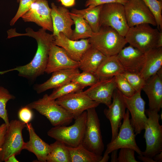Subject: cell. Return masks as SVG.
<instances>
[{"instance_id": "1", "label": "cell", "mask_w": 162, "mask_h": 162, "mask_svg": "<svg viewBox=\"0 0 162 162\" xmlns=\"http://www.w3.org/2000/svg\"><path fill=\"white\" fill-rule=\"evenodd\" d=\"M26 31L25 33H19L16 32L15 28H12L8 31V36L10 38L23 36L34 38L37 41L38 47L33 58L27 64L0 72V74L16 70L20 76L34 79L45 72L51 46L54 40V37L52 34L47 32L42 28L38 31H34L31 28L28 27L26 28Z\"/></svg>"}, {"instance_id": "2", "label": "cell", "mask_w": 162, "mask_h": 162, "mask_svg": "<svg viewBox=\"0 0 162 162\" xmlns=\"http://www.w3.org/2000/svg\"><path fill=\"white\" fill-rule=\"evenodd\" d=\"M88 39L91 45L106 56L117 55L127 44L124 37L107 26H100Z\"/></svg>"}, {"instance_id": "3", "label": "cell", "mask_w": 162, "mask_h": 162, "mask_svg": "<svg viewBox=\"0 0 162 162\" xmlns=\"http://www.w3.org/2000/svg\"><path fill=\"white\" fill-rule=\"evenodd\" d=\"M26 106L45 116L54 126H67L74 119L72 114L58 104L55 100L50 99L47 94Z\"/></svg>"}, {"instance_id": "4", "label": "cell", "mask_w": 162, "mask_h": 162, "mask_svg": "<svg viewBox=\"0 0 162 162\" xmlns=\"http://www.w3.org/2000/svg\"><path fill=\"white\" fill-rule=\"evenodd\" d=\"M86 117V111L75 119L71 125L54 126L47 132L50 137L63 142L67 146L75 147L81 143L83 136Z\"/></svg>"}, {"instance_id": "5", "label": "cell", "mask_w": 162, "mask_h": 162, "mask_svg": "<svg viewBox=\"0 0 162 162\" xmlns=\"http://www.w3.org/2000/svg\"><path fill=\"white\" fill-rule=\"evenodd\" d=\"M148 24L130 27L125 36L127 43L144 53L156 47L160 31Z\"/></svg>"}, {"instance_id": "6", "label": "cell", "mask_w": 162, "mask_h": 162, "mask_svg": "<svg viewBox=\"0 0 162 162\" xmlns=\"http://www.w3.org/2000/svg\"><path fill=\"white\" fill-rule=\"evenodd\" d=\"M145 112L148 116L144 128L146 146L142 155L153 158L162 152V125L159 122L158 112L148 109Z\"/></svg>"}, {"instance_id": "7", "label": "cell", "mask_w": 162, "mask_h": 162, "mask_svg": "<svg viewBox=\"0 0 162 162\" xmlns=\"http://www.w3.org/2000/svg\"><path fill=\"white\" fill-rule=\"evenodd\" d=\"M85 129L82 144L88 150L102 155L104 150L100 119L95 108L88 109Z\"/></svg>"}, {"instance_id": "8", "label": "cell", "mask_w": 162, "mask_h": 162, "mask_svg": "<svg viewBox=\"0 0 162 162\" xmlns=\"http://www.w3.org/2000/svg\"><path fill=\"white\" fill-rule=\"evenodd\" d=\"M26 124L20 120H12L10 122L4 140L0 151V160L4 161L10 156L20 154L24 149L25 142L22 136L23 129Z\"/></svg>"}, {"instance_id": "9", "label": "cell", "mask_w": 162, "mask_h": 162, "mask_svg": "<svg viewBox=\"0 0 162 162\" xmlns=\"http://www.w3.org/2000/svg\"><path fill=\"white\" fill-rule=\"evenodd\" d=\"M100 21V26L111 27L124 37L129 28L124 5L118 3H110L103 5Z\"/></svg>"}, {"instance_id": "10", "label": "cell", "mask_w": 162, "mask_h": 162, "mask_svg": "<svg viewBox=\"0 0 162 162\" xmlns=\"http://www.w3.org/2000/svg\"><path fill=\"white\" fill-rule=\"evenodd\" d=\"M136 135L130 119V112L127 109L123 118L122 124L116 137L107 145L104 154H109L113 150L123 148L133 149L138 155L142 152L137 146L135 140Z\"/></svg>"}, {"instance_id": "11", "label": "cell", "mask_w": 162, "mask_h": 162, "mask_svg": "<svg viewBox=\"0 0 162 162\" xmlns=\"http://www.w3.org/2000/svg\"><path fill=\"white\" fill-rule=\"evenodd\" d=\"M56 100L73 116L74 119L88 109L96 108L100 104L92 100L82 91L64 95Z\"/></svg>"}, {"instance_id": "12", "label": "cell", "mask_w": 162, "mask_h": 162, "mask_svg": "<svg viewBox=\"0 0 162 162\" xmlns=\"http://www.w3.org/2000/svg\"><path fill=\"white\" fill-rule=\"evenodd\" d=\"M124 6L129 28L142 24L157 26L154 16L142 0H128Z\"/></svg>"}, {"instance_id": "13", "label": "cell", "mask_w": 162, "mask_h": 162, "mask_svg": "<svg viewBox=\"0 0 162 162\" xmlns=\"http://www.w3.org/2000/svg\"><path fill=\"white\" fill-rule=\"evenodd\" d=\"M51 12L47 0H36L21 17L25 22H34L43 29L53 32Z\"/></svg>"}, {"instance_id": "14", "label": "cell", "mask_w": 162, "mask_h": 162, "mask_svg": "<svg viewBox=\"0 0 162 162\" xmlns=\"http://www.w3.org/2000/svg\"><path fill=\"white\" fill-rule=\"evenodd\" d=\"M141 91L136 92L132 96H123L126 106L131 115L130 123L136 135L144 129L147 120L145 112V102L141 96Z\"/></svg>"}, {"instance_id": "15", "label": "cell", "mask_w": 162, "mask_h": 162, "mask_svg": "<svg viewBox=\"0 0 162 162\" xmlns=\"http://www.w3.org/2000/svg\"><path fill=\"white\" fill-rule=\"evenodd\" d=\"M112 101L108 108L105 109L104 113L110 122L112 131L111 140L116 136L125 113L126 108L122 94L116 88L114 91Z\"/></svg>"}, {"instance_id": "16", "label": "cell", "mask_w": 162, "mask_h": 162, "mask_svg": "<svg viewBox=\"0 0 162 162\" xmlns=\"http://www.w3.org/2000/svg\"><path fill=\"white\" fill-rule=\"evenodd\" d=\"M79 62L72 59L62 48L53 42L51 46L45 72L49 74L59 70L79 68Z\"/></svg>"}, {"instance_id": "17", "label": "cell", "mask_w": 162, "mask_h": 162, "mask_svg": "<svg viewBox=\"0 0 162 162\" xmlns=\"http://www.w3.org/2000/svg\"><path fill=\"white\" fill-rule=\"evenodd\" d=\"M116 88L114 76L99 80L84 92L92 100L99 104H104L108 107L111 104L113 94Z\"/></svg>"}, {"instance_id": "18", "label": "cell", "mask_w": 162, "mask_h": 162, "mask_svg": "<svg viewBox=\"0 0 162 162\" xmlns=\"http://www.w3.org/2000/svg\"><path fill=\"white\" fill-rule=\"evenodd\" d=\"M51 5L53 35L57 36L62 32L70 39L73 32L72 26L74 23L70 16V12L67 8L63 6H58L53 2Z\"/></svg>"}, {"instance_id": "19", "label": "cell", "mask_w": 162, "mask_h": 162, "mask_svg": "<svg viewBox=\"0 0 162 162\" xmlns=\"http://www.w3.org/2000/svg\"><path fill=\"white\" fill-rule=\"evenodd\" d=\"M142 90L148 100V109L159 112L162 107V69L146 81Z\"/></svg>"}, {"instance_id": "20", "label": "cell", "mask_w": 162, "mask_h": 162, "mask_svg": "<svg viewBox=\"0 0 162 162\" xmlns=\"http://www.w3.org/2000/svg\"><path fill=\"white\" fill-rule=\"evenodd\" d=\"M53 43L62 48L73 60L79 62L84 52L91 46L88 39L72 40L63 33L54 36Z\"/></svg>"}, {"instance_id": "21", "label": "cell", "mask_w": 162, "mask_h": 162, "mask_svg": "<svg viewBox=\"0 0 162 162\" xmlns=\"http://www.w3.org/2000/svg\"><path fill=\"white\" fill-rule=\"evenodd\" d=\"M117 56L125 70L140 72L144 64L145 54L129 45L123 48Z\"/></svg>"}, {"instance_id": "22", "label": "cell", "mask_w": 162, "mask_h": 162, "mask_svg": "<svg viewBox=\"0 0 162 162\" xmlns=\"http://www.w3.org/2000/svg\"><path fill=\"white\" fill-rule=\"evenodd\" d=\"M79 68L63 69L52 73L50 77L44 83L36 85L34 89L40 94L46 91L59 87L71 81L80 73Z\"/></svg>"}, {"instance_id": "23", "label": "cell", "mask_w": 162, "mask_h": 162, "mask_svg": "<svg viewBox=\"0 0 162 162\" xmlns=\"http://www.w3.org/2000/svg\"><path fill=\"white\" fill-rule=\"evenodd\" d=\"M26 124L29 138V140L25 142L24 149L34 154L38 162H46L47 156L51 150L50 145L43 141L36 134L31 123Z\"/></svg>"}, {"instance_id": "24", "label": "cell", "mask_w": 162, "mask_h": 162, "mask_svg": "<svg viewBox=\"0 0 162 162\" xmlns=\"http://www.w3.org/2000/svg\"><path fill=\"white\" fill-rule=\"evenodd\" d=\"M145 54V62L140 73L146 80L162 68V47L154 48Z\"/></svg>"}, {"instance_id": "25", "label": "cell", "mask_w": 162, "mask_h": 162, "mask_svg": "<svg viewBox=\"0 0 162 162\" xmlns=\"http://www.w3.org/2000/svg\"><path fill=\"white\" fill-rule=\"evenodd\" d=\"M124 70L116 55L106 56L94 74L99 80H103L121 74Z\"/></svg>"}, {"instance_id": "26", "label": "cell", "mask_w": 162, "mask_h": 162, "mask_svg": "<svg viewBox=\"0 0 162 162\" xmlns=\"http://www.w3.org/2000/svg\"><path fill=\"white\" fill-rule=\"evenodd\" d=\"M106 57L91 45L84 52L79 61V68L83 71L94 74Z\"/></svg>"}, {"instance_id": "27", "label": "cell", "mask_w": 162, "mask_h": 162, "mask_svg": "<svg viewBox=\"0 0 162 162\" xmlns=\"http://www.w3.org/2000/svg\"><path fill=\"white\" fill-rule=\"evenodd\" d=\"M103 5L82 9H72L70 12L81 16L87 22L93 32H98L100 27V14Z\"/></svg>"}, {"instance_id": "28", "label": "cell", "mask_w": 162, "mask_h": 162, "mask_svg": "<svg viewBox=\"0 0 162 162\" xmlns=\"http://www.w3.org/2000/svg\"><path fill=\"white\" fill-rule=\"evenodd\" d=\"M71 162H100L102 156L90 152L82 143L75 147L67 146Z\"/></svg>"}, {"instance_id": "29", "label": "cell", "mask_w": 162, "mask_h": 162, "mask_svg": "<svg viewBox=\"0 0 162 162\" xmlns=\"http://www.w3.org/2000/svg\"><path fill=\"white\" fill-rule=\"evenodd\" d=\"M70 15L75 25L70 39L78 40L91 37L93 32L86 21L78 14L70 12Z\"/></svg>"}, {"instance_id": "30", "label": "cell", "mask_w": 162, "mask_h": 162, "mask_svg": "<svg viewBox=\"0 0 162 162\" xmlns=\"http://www.w3.org/2000/svg\"><path fill=\"white\" fill-rule=\"evenodd\" d=\"M50 145L51 150L47 156V162H71L70 153L66 145L57 140Z\"/></svg>"}, {"instance_id": "31", "label": "cell", "mask_w": 162, "mask_h": 162, "mask_svg": "<svg viewBox=\"0 0 162 162\" xmlns=\"http://www.w3.org/2000/svg\"><path fill=\"white\" fill-rule=\"evenodd\" d=\"M83 89L80 85L71 81L54 88L52 93L49 95L50 99L56 100L64 95L82 91Z\"/></svg>"}, {"instance_id": "32", "label": "cell", "mask_w": 162, "mask_h": 162, "mask_svg": "<svg viewBox=\"0 0 162 162\" xmlns=\"http://www.w3.org/2000/svg\"><path fill=\"white\" fill-rule=\"evenodd\" d=\"M15 96L11 94L6 88L0 86V118L4 121L8 127L9 121L6 105L8 101L15 98Z\"/></svg>"}, {"instance_id": "33", "label": "cell", "mask_w": 162, "mask_h": 162, "mask_svg": "<svg viewBox=\"0 0 162 162\" xmlns=\"http://www.w3.org/2000/svg\"><path fill=\"white\" fill-rule=\"evenodd\" d=\"M153 15L158 29H162V2L158 0H142Z\"/></svg>"}, {"instance_id": "34", "label": "cell", "mask_w": 162, "mask_h": 162, "mask_svg": "<svg viewBox=\"0 0 162 162\" xmlns=\"http://www.w3.org/2000/svg\"><path fill=\"white\" fill-rule=\"evenodd\" d=\"M121 74L126 79L136 92L142 90L146 80L140 72L124 70Z\"/></svg>"}, {"instance_id": "35", "label": "cell", "mask_w": 162, "mask_h": 162, "mask_svg": "<svg viewBox=\"0 0 162 162\" xmlns=\"http://www.w3.org/2000/svg\"><path fill=\"white\" fill-rule=\"evenodd\" d=\"M99 80L94 73L87 71L80 73L72 81L82 87L83 88L91 86Z\"/></svg>"}, {"instance_id": "36", "label": "cell", "mask_w": 162, "mask_h": 162, "mask_svg": "<svg viewBox=\"0 0 162 162\" xmlns=\"http://www.w3.org/2000/svg\"><path fill=\"white\" fill-rule=\"evenodd\" d=\"M116 88L124 96L130 97L136 92L126 79L121 74L115 76Z\"/></svg>"}, {"instance_id": "37", "label": "cell", "mask_w": 162, "mask_h": 162, "mask_svg": "<svg viewBox=\"0 0 162 162\" xmlns=\"http://www.w3.org/2000/svg\"><path fill=\"white\" fill-rule=\"evenodd\" d=\"M36 0H20L18 10L15 16L10 21V25H14L17 21L29 9L31 5Z\"/></svg>"}, {"instance_id": "38", "label": "cell", "mask_w": 162, "mask_h": 162, "mask_svg": "<svg viewBox=\"0 0 162 162\" xmlns=\"http://www.w3.org/2000/svg\"><path fill=\"white\" fill-rule=\"evenodd\" d=\"M135 151L128 148H123L118 155V162H139L136 159Z\"/></svg>"}, {"instance_id": "39", "label": "cell", "mask_w": 162, "mask_h": 162, "mask_svg": "<svg viewBox=\"0 0 162 162\" xmlns=\"http://www.w3.org/2000/svg\"><path fill=\"white\" fill-rule=\"evenodd\" d=\"M18 117L20 121L27 124L32 121L33 117L32 109L26 106L21 108L18 112Z\"/></svg>"}, {"instance_id": "40", "label": "cell", "mask_w": 162, "mask_h": 162, "mask_svg": "<svg viewBox=\"0 0 162 162\" xmlns=\"http://www.w3.org/2000/svg\"><path fill=\"white\" fill-rule=\"evenodd\" d=\"M128 0H86L85 6L86 7L93 8L98 6L110 3H118L124 5Z\"/></svg>"}, {"instance_id": "41", "label": "cell", "mask_w": 162, "mask_h": 162, "mask_svg": "<svg viewBox=\"0 0 162 162\" xmlns=\"http://www.w3.org/2000/svg\"><path fill=\"white\" fill-rule=\"evenodd\" d=\"M8 127L5 123L0 125V151L4 142Z\"/></svg>"}, {"instance_id": "42", "label": "cell", "mask_w": 162, "mask_h": 162, "mask_svg": "<svg viewBox=\"0 0 162 162\" xmlns=\"http://www.w3.org/2000/svg\"><path fill=\"white\" fill-rule=\"evenodd\" d=\"M62 5L66 8L72 7L75 4V0H59Z\"/></svg>"}, {"instance_id": "43", "label": "cell", "mask_w": 162, "mask_h": 162, "mask_svg": "<svg viewBox=\"0 0 162 162\" xmlns=\"http://www.w3.org/2000/svg\"><path fill=\"white\" fill-rule=\"evenodd\" d=\"M138 158L139 160L143 162H155L153 158L146 156L143 155H139Z\"/></svg>"}, {"instance_id": "44", "label": "cell", "mask_w": 162, "mask_h": 162, "mask_svg": "<svg viewBox=\"0 0 162 162\" xmlns=\"http://www.w3.org/2000/svg\"><path fill=\"white\" fill-rule=\"evenodd\" d=\"M111 153V162H118V150H114Z\"/></svg>"}, {"instance_id": "45", "label": "cell", "mask_w": 162, "mask_h": 162, "mask_svg": "<svg viewBox=\"0 0 162 162\" xmlns=\"http://www.w3.org/2000/svg\"><path fill=\"white\" fill-rule=\"evenodd\" d=\"M162 47V31H160L158 37V38L156 47Z\"/></svg>"}, {"instance_id": "46", "label": "cell", "mask_w": 162, "mask_h": 162, "mask_svg": "<svg viewBox=\"0 0 162 162\" xmlns=\"http://www.w3.org/2000/svg\"><path fill=\"white\" fill-rule=\"evenodd\" d=\"M15 154H13L8 157L5 161V162H19L16 158Z\"/></svg>"}, {"instance_id": "47", "label": "cell", "mask_w": 162, "mask_h": 162, "mask_svg": "<svg viewBox=\"0 0 162 162\" xmlns=\"http://www.w3.org/2000/svg\"><path fill=\"white\" fill-rule=\"evenodd\" d=\"M153 158L155 162H162V152L156 154Z\"/></svg>"}, {"instance_id": "48", "label": "cell", "mask_w": 162, "mask_h": 162, "mask_svg": "<svg viewBox=\"0 0 162 162\" xmlns=\"http://www.w3.org/2000/svg\"><path fill=\"white\" fill-rule=\"evenodd\" d=\"M110 158L109 154H104L100 162H106Z\"/></svg>"}, {"instance_id": "49", "label": "cell", "mask_w": 162, "mask_h": 162, "mask_svg": "<svg viewBox=\"0 0 162 162\" xmlns=\"http://www.w3.org/2000/svg\"><path fill=\"white\" fill-rule=\"evenodd\" d=\"M20 1V0H17V2H18V3H19Z\"/></svg>"}, {"instance_id": "50", "label": "cell", "mask_w": 162, "mask_h": 162, "mask_svg": "<svg viewBox=\"0 0 162 162\" xmlns=\"http://www.w3.org/2000/svg\"><path fill=\"white\" fill-rule=\"evenodd\" d=\"M159 0V1H162V0Z\"/></svg>"}, {"instance_id": "51", "label": "cell", "mask_w": 162, "mask_h": 162, "mask_svg": "<svg viewBox=\"0 0 162 162\" xmlns=\"http://www.w3.org/2000/svg\"><path fill=\"white\" fill-rule=\"evenodd\" d=\"M0 162H1V161L0 160Z\"/></svg>"}]
</instances>
